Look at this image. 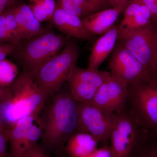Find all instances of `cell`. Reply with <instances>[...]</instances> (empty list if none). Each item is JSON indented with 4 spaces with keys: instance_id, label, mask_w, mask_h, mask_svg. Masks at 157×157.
Wrapping results in <instances>:
<instances>
[{
    "instance_id": "6da1fadb",
    "label": "cell",
    "mask_w": 157,
    "mask_h": 157,
    "mask_svg": "<svg viewBox=\"0 0 157 157\" xmlns=\"http://www.w3.org/2000/svg\"><path fill=\"white\" fill-rule=\"evenodd\" d=\"M44 151L59 156L65 144L78 132V102L70 93H56L45 102L40 115Z\"/></svg>"
},
{
    "instance_id": "7a4b0ae2",
    "label": "cell",
    "mask_w": 157,
    "mask_h": 157,
    "mask_svg": "<svg viewBox=\"0 0 157 157\" xmlns=\"http://www.w3.org/2000/svg\"><path fill=\"white\" fill-rule=\"evenodd\" d=\"M46 101L34 78L22 73L5 87L0 116L6 128L22 118H40Z\"/></svg>"
},
{
    "instance_id": "3957f363",
    "label": "cell",
    "mask_w": 157,
    "mask_h": 157,
    "mask_svg": "<svg viewBox=\"0 0 157 157\" xmlns=\"http://www.w3.org/2000/svg\"><path fill=\"white\" fill-rule=\"evenodd\" d=\"M69 37L47 30L21 40L10 55L21 67L22 73L34 78L39 70L67 44Z\"/></svg>"
},
{
    "instance_id": "277c9868",
    "label": "cell",
    "mask_w": 157,
    "mask_h": 157,
    "mask_svg": "<svg viewBox=\"0 0 157 157\" xmlns=\"http://www.w3.org/2000/svg\"><path fill=\"white\" fill-rule=\"evenodd\" d=\"M79 56L78 46L69 41L63 50L47 62L34 77V80L46 101L58 92L67 81Z\"/></svg>"
},
{
    "instance_id": "5b68a950",
    "label": "cell",
    "mask_w": 157,
    "mask_h": 157,
    "mask_svg": "<svg viewBox=\"0 0 157 157\" xmlns=\"http://www.w3.org/2000/svg\"><path fill=\"white\" fill-rule=\"evenodd\" d=\"M128 98L135 121L157 131V83L148 82L129 85Z\"/></svg>"
},
{
    "instance_id": "8992f818",
    "label": "cell",
    "mask_w": 157,
    "mask_h": 157,
    "mask_svg": "<svg viewBox=\"0 0 157 157\" xmlns=\"http://www.w3.org/2000/svg\"><path fill=\"white\" fill-rule=\"evenodd\" d=\"M116 116V113L93 103H78V132L88 133L106 144Z\"/></svg>"
},
{
    "instance_id": "52a82bcc",
    "label": "cell",
    "mask_w": 157,
    "mask_h": 157,
    "mask_svg": "<svg viewBox=\"0 0 157 157\" xmlns=\"http://www.w3.org/2000/svg\"><path fill=\"white\" fill-rule=\"evenodd\" d=\"M6 129L10 145L8 157H25L42 135L41 118L34 116L22 118Z\"/></svg>"
},
{
    "instance_id": "ba28073f",
    "label": "cell",
    "mask_w": 157,
    "mask_h": 157,
    "mask_svg": "<svg viewBox=\"0 0 157 157\" xmlns=\"http://www.w3.org/2000/svg\"><path fill=\"white\" fill-rule=\"evenodd\" d=\"M117 40L154 77V26L152 24L135 29L118 32Z\"/></svg>"
},
{
    "instance_id": "9c48e42d",
    "label": "cell",
    "mask_w": 157,
    "mask_h": 157,
    "mask_svg": "<svg viewBox=\"0 0 157 157\" xmlns=\"http://www.w3.org/2000/svg\"><path fill=\"white\" fill-rule=\"evenodd\" d=\"M109 67L111 76L128 85L153 81L151 76L143 65L120 43L116 45L113 51Z\"/></svg>"
},
{
    "instance_id": "30bf717a",
    "label": "cell",
    "mask_w": 157,
    "mask_h": 157,
    "mask_svg": "<svg viewBox=\"0 0 157 157\" xmlns=\"http://www.w3.org/2000/svg\"><path fill=\"white\" fill-rule=\"evenodd\" d=\"M110 133V147L113 157H129L139 135L137 122L124 113H116Z\"/></svg>"
},
{
    "instance_id": "8fae6325",
    "label": "cell",
    "mask_w": 157,
    "mask_h": 157,
    "mask_svg": "<svg viewBox=\"0 0 157 157\" xmlns=\"http://www.w3.org/2000/svg\"><path fill=\"white\" fill-rule=\"evenodd\" d=\"M128 89V84L110 75L99 88L91 103L110 112H123Z\"/></svg>"
},
{
    "instance_id": "7c38bea8",
    "label": "cell",
    "mask_w": 157,
    "mask_h": 157,
    "mask_svg": "<svg viewBox=\"0 0 157 157\" xmlns=\"http://www.w3.org/2000/svg\"><path fill=\"white\" fill-rule=\"evenodd\" d=\"M49 21L60 32L69 37L92 41L94 36L85 28L80 17L57 7Z\"/></svg>"
},
{
    "instance_id": "4fadbf2b",
    "label": "cell",
    "mask_w": 157,
    "mask_h": 157,
    "mask_svg": "<svg viewBox=\"0 0 157 157\" xmlns=\"http://www.w3.org/2000/svg\"><path fill=\"white\" fill-rule=\"evenodd\" d=\"M123 9L113 8L98 11L82 19L85 28L92 35H103L114 26Z\"/></svg>"
},
{
    "instance_id": "5bb4252c",
    "label": "cell",
    "mask_w": 157,
    "mask_h": 157,
    "mask_svg": "<svg viewBox=\"0 0 157 157\" xmlns=\"http://www.w3.org/2000/svg\"><path fill=\"white\" fill-rule=\"evenodd\" d=\"M12 8L22 40L29 39L49 29L42 25L41 23L37 20L29 5L19 4L15 5Z\"/></svg>"
},
{
    "instance_id": "9a60e30c",
    "label": "cell",
    "mask_w": 157,
    "mask_h": 157,
    "mask_svg": "<svg viewBox=\"0 0 157 157\" xmlns=\"http://www.w3.org/2000/svg\"><path fill=\"white\" fill-rule=\"evenodd\" d=\"M117 36L118 27L114 25L97 40L90 56L88 68L98 70L101 64L114 49Z\"/></svg>"
},
{
    "instance_id": "2e32d148",
    "label": "cell",
    "mask_w": 157,
    "mask_h": 157,
    "mask_svg": "<svg viewBox=\"0 0 157 157\" xmlns=\"http://www.w3.org/2000/svg\"><path fill=\"white\" fill-rule=\"evenodd\" d=\"M98 143L88 133L78 132L68 140L64 151L69 157H86L98 148Z\"/></svg>"
},
{
    "instance_id": "e0dca14e",
    "label": "cell",
    "mask_w": 157,
    "mask_h": 157,
    "mask_svg": "<svg viewBox=\"0 0 157 157\" xmlns=\"http://www.w3.org/2000/svg\"><path fill=\"white\" fill-rule=\"evenodd\" d=\"M110 75V73L107 71L88 68L82 69L76 66L69 78L85 82L99 88Z\"/></svg>"
},
{
    "instance_id": "ac0fdd59",
    "label": "cell",
    "mask_w": 157,
    "mask_h": 157,
    "mask_svg": "<svg viewBox=\"0 0 157 157\" xmlns=\"http://www.w3.org/2000/svg\"><path fill=\"white\" fill-rule=\"evenodd\" d=\"M56 6L69 14L80 18L87 17L97 12L89 0H58Z\"/></svg>"
},
{
    "instance_id": "d6986e66",
    "label": "cell",
    "mask_w": 157,
    "mask_h": 157,
    "mask_svg": "<svg viewBox=\"0 0 157 157\" xmlns=\"http://www.w3.org/2000/svg\"><path fill=\"white\" fill-rule=\"evenodd\" d=\"M29 6L40 23L50 20L56 8L55 0H29Z\"/></svg>"
},
{
    "instance_id": "ffe728a7",
    "label": "cell",
    "mask_w": 157,
    "mask_h": 157,
    "mask_svg": "<svg viewBox=\"0 0 157 157\" xmlns=\"http://www.w3.org/2000/svg\"><path fill=\"white\" fill-rule=\"evenodd\" d=\"M152 20L150 11L144 4L136 15L128 21L121 22L118 27V32H125L135 29L151 24Z\"/></svg>"
},
{
    "instance_id": "44dd1931",
    "label": "cell",
    "mask_w": 157,
    "mask_h": 157,
    "mask_svg": "<svg viewBox=\"0 0 157 157\" xmlns=\"http://www.w3.org/2000/svg\"><path fill=\"white\" fill-rule=\"evenodd\" d=\"M18 70L16 65L8 60L0 62V86L6 87L16 79Z\"/></svg>"
},
{
    "instance_id": "7402d4cb",
    "label": "cell",
    "mask_w": 157,
    "mask_h": 157,
    "mask_svg": "<svg viewBox=\"0 0 157 157\" xmlns=\"http://www.w3.org/2000/svg\"><path fill=\"white\" fill-rule=\"evenodd\" d=\"M12 7L6 9L4 12L7 29L14 41V44L17 45L21 42L22 38L19 27L12 10Z\"/></svg>"
},
{
    "instance_id": "603a6c76",
    "label": "cell",
    "mask_w": 157,
    "mask_h": 157,
    "mask_svg": "<svg viewBox=\"0 0 157 157\" xmlns=\"http://www.w3.org/2000/svg\"><path fill=\"white\" fill-rule=\"evenodd\" d=\"M143 4L141 0H132L125 9L123 19L121 22H125L135 17L140 11Z\"/></svg>"
},
{
    "instance_id": "cb8c5ba5",
    "label": "cell",
    "mask_w": 157,
    "mask_h": 157,
    "mask_svg": "<svg viewBox=\"0 0 157 157\" xmlns=\"http://www.w3.org/2000/svg\"><path fill=\"white\" fill-rule=\"evenodd\" d=\"M6 43L14 44V41L6 27V18L4 11L0 14V43Z\"/></svg>"
},
{
    "instance_id": "d4e9b609",
    "label": "cell",
    "mask_w": 157,
    "mask_h": 157,
    "mask_svg": "<svg viewBox=\"0 0 157 157\" xmlns=\"http://www.w3.org/2000/svg\"><path fill=\"white\" fill-rule=\"evenodd\" d=\"M8 143L9 140L6 128L0 130V157H8Z\"/></svg>"
},
{
    "instance_id": "484cf974",
    "label": "cell",
    "mask_w": 157,
    "mask_h": 157,
    "mask_svg": "<svg viewBox=\"0 0 157 157\" xmlns=\"http://www.w3.org/2000/svg\"><path fill=\"white\" fill-rule=\"evenodd\" d=\"M17 45L12 43H0V62L10 56L16 48Z\"/></svg>"
},
{
    "instance_id": "4316f807",
    "label": "cell",
    "mask_w": 157,
    "mask_h": 157,
    "mask_svg": "<svg viewBox=\"0 0 157 157\" xmlns=\"http://www.w3.org/2000/svg\"><path fill=\"white\" fill-rule=\"evenodd\" d=\"M86 157H113V155L110 147L104 144V146L97 148Z\"/></svg>"
},
{
    "instance_id": "83f0119b",
    "label": "cell",
    "mask_w": 157,
    "mask_h": 157,
    "mask_svg": "<svg viewBox=\"0 0 157 157\" xmlns=\"http://www.w3.org/2000/svg\"><path fill=\"white\" fill-rule=\"evenodd\" d=\"M150 11L152 20L157 21V0H141Z\"/></svg>"
},
{
    "instance_id": "f1b7e54d",
    "label": "cell",
    "mask_w": 157,
    "mask_h": 157,
    "mask_svg": "<svg viewBox=\"0 0 157 157\" xmlns=\"http://www.w3.org/2000/svg\"><path fill=\"white\" fill-rule=\"evenodd\" d=\"M25 157H50L37 144L28 152Z\"/></svg>"
},
{
    "instance_id": "f546056e",
    "label": "cell",
    "mask_w": 157,
    "mask_h": 157,
    "mask_svg": "<svg viewBox=\"0 0 157 157\" xmlns=\"http://www.w3.org/2000/svg\"><path fill=\"white\" fill-rule=\"evenodd\" d=\"M155 73L153 82L157 83V27H154Z\"/></svg>"
},
{
    "instance_id": "4dcf8cb0",
    "label": "cell",
    "mask_w": 157,
    "mask_h": 157,
    "mask_svg": "<svg viewBox=\"0 0 157 157\" xmlns=\"http://www.w3.org/2000/svg\"><path fill=\"white\" fill-rule=\"evenodd\" d=\"M91 2L97 12L105 10L108 6H110L108 0H91Z\"/></svg>"
},
{
    "instance_id": "1f68e13d",
    "label": "cell",
    "mask_w": 157,
    "mask_h": 157,
    "mask_svg": "<svg viewBox=\"0 0 157 157\" xmlns=\"http://www.w3.org/2000/svg\"><path fill=\"white\" fill-rule=\"evenodd\" d=\"M132 0H108L110 6L113 8L125 9Z\"/></svg>"
},
{
    "instance_id": "d6a6232c",
    "label": "cell",
    "mask_w": 157,
    "mask_h": 157,
    "mask_svg": "<svg viewBox=\"0 0 157 157\" xmlns=\"http://www.w3.org/2000/svg\"><path fill=\"white\" fill-rule=\"evenodd\" d=\"M17 0H0V14L6 9L16 5Z\"/></svg>"
},
{
    "instance_id": "836d02e7",
    "label": "cell",
    "mask_w": 157,
    "mask_h": 157,
    "mask_svg": "<svg viewBox=\"0 0 157 157\" xmlns=\"http://www.w3.org/2000/svg\"><path fill=\"white\" fill-rule=\"evenodd\" d=\"M142 157H157V151L149 152Z\"/></svg>"
},
{
    "instance_id": "e575fe53",
    "label": "cell",
    "mask_w": 157,
    "mask_h": 157,
    "mask_svg": "<svg viewBox=\"0 0 157 157\" xmlns=\"http://www.w3.org/2000/svg\"><path fill=\"white\" fill-rule=\"evenodd\" d=\"M5 87L0 86V105L2 103L4 92H5Z\"/></svg>"
},
{
    "instance_id": "d590c367",
    "label": "cell",
    "mask_w": 157,
    "mask_h": 157,
    "mask_svg": "<svg viewBox=\"0 0 157 157\" xmlns=\"http://www.w3.org/2000/svg\"><path fill=\"white\" fill-rule=\"evenodd\" d=\"M6 128V125H5V124H4L2 119L0 116V130H2V129Z\"/></svg>"
},
{
    "instance_id": "8d00e7d4",
    "label": "cell",
    "mask_w": 157,
    "mask_h": 157,
    "mask_svg": "<svg viewBox=\"0 0 157 157\" xmlns=\"http://www.w3.org/2000/svg\"><path fill=\"white\" fill-rule=\"evenodd\" d=\"M89 1H90V2H91V0H89Z\"/></svg>"
},
{
    "instance_id": "74e56055",
    "label": "cell",
    "mask_w": 157,
    "mask_h": 157,
    "mask_svg": "<svg viewBox=\"0 0 157 157\" xmlns=\"http://www.w3.org/2000/svg\"><path fill=\"white\" fill-rule=\"evenodd\" d=\"M155 83H156V82H155Z\"/></svg>"
}]
</instances>
